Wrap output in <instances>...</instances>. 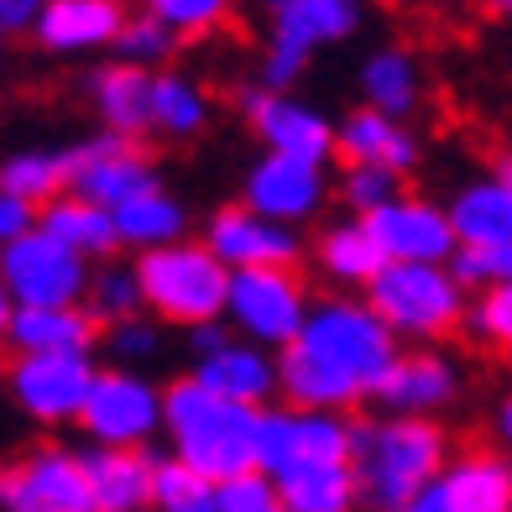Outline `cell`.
<instances>
[{
    "label": "cell",
    "instance_id": "cell-1",
    "mask_svg": "<svg viewBox=\"0 0 512 512\" xmlns=\"http://www.w3.org/2000/svg\"><path fill=\"white\" fill-rule=\"evenodd\" d=\"M398 356H403L398 335L366 304V293H324L314 298L309 324L298 330V340L277 351L283 403L356 413L361 403H377Z\"/></svg>",
    "mask_w": 512,
    "mask_h": 512
},
{
    "label": "cell",
    "instance_id": "cell-2",
    "mask_svg": "<svg viewBox=\"0 0 512 512\" xmlns=\"http://www.w3.org/2000/svg\"><path fill=\"white\" fill-rule=\"evenodd\" d=\"M450 429L439 418H398L377 413L356 424V476L366 512H403L439 471L450 465Z\"/></svg>",
    "mask_w": 512,
    "mask_h": 512
},
{
    "label": "cell",
    "instance_id": "cell-3",
    "mask_svg": "<svg viewBox=\"0 0 512 512\" xmlns=\"http://www.w3.org/2000/svg\"><path fill=\"white\" fill-rule=\"evenodd\" d=\"M168 455H178L183 465L204 471L209 481H230L256 471V455H262V408L230 403L220 392H209L194 377L168 382Z\"/></svg>",
    "mask_w": 512,
    "mask_h": 512
},
{
    "label": "cell",
    "instance_id": "cell-4",
    "mask_svg": "<svg viewBox=\"0 0 512 512\" xmlns=\"http://www.w3.org/2000/svg\"><path fill=\"white\" fill-rule=\"evenodd\" d=\"M366 304L387 319V330L413 345H439L465 330L471 288L445 262H387L377 283L366 288Z\"/></svg>",
    "mask_w": 512,
    "mask_h": 512
},
{
    "label": "cell",
    "instance_id": "cell-5",
    "mask_svg": "<svg viewBox=\"0 0 512 512\" xmlns=\"http://www.w3.org/2000/svg\"><path fill=\"white\" fill-rule=\"evenodd\" d=\"M136 272H142V293H147V314L168 330H199V324L225 319L230 304V272L204 241H178L168 251H147L136 256Z\"/></svg>",
    "mask_w": 512,
    "mask_h": 512
},
{
    "label": "cell",
    "instance_id": "cell-6",
    "mask_svg": "<svg viewBox=\"0 0 512 512\" xmlns=\"http://www.w3.org/2000/svg\"><path fill=\"white\" fill-rule=\"evenodd\" d=\"M267 21V53L256 68L262 89H283L293 95L314 53L335 48V42L361 32V0H256Z\"/></svg>",
    "mask_w": 512,
    "mask_h": 512
},
{
    "label": "cell",
    "instance_id": "cell-7",
    "mask_svg": "<svg viewBox=\"0 0 512 512\" xmlns=\"http://www.w3.org/2000/svg\"><path fill=\"white\" fill-rule=\"evenodd\" d=\"M168 424V387H157L136 366H100L89 403L79 413V434L105 450H147Z\"/></svg>",
    "mask_w": 512,
    "mask_h": 512
},
{
    "label": "cell",
    "instance_id": "cell-8",
    "mask_svg": "<svg viewBox=\"0 0 512 512\" xmlns=\"http://www.w3.org/2000/svg\"><path fill=\"white\" fill-rule=\"evenodd\" d=\"M100 377L95 351H53V356H11L6 361V398L37 429H79L89 387Z\"/></svg>",
    "mask_w": 512,
    "mask_h": 512
},
{
    "label": "cell",
    "instance_id": "cell-9",
    "mask_svg": "<svg viewBox=\"0 0 512 512\" xmlns=\"http://www.w3.org/2000/svg\"><path fill=\"white\" fill-rule=\"evenodd\" d=\"M0 512H100L84 450L37 439L0 471Z\"/></svg>",
    "mask_w": 512,
    "mask_h": 512
},
{
    "label": "cell",
    "instance_id": "cell-10",
    "mask_svg": "<svg viewBox=\"0 0 512 512\" xmlns=\"http://www.w3.org/2000/svg\"><path fill=\"white\" fill-rule=\"evenodd\" d=\"M89 277H95V262L53 241L42 225L32 236L0 246V293L16 309H74L84 304Z\"/></svg>",
    "mask_w": 512,
    "mask_h": 512
},
{
    "label": "cell",
    "instance_id": "cell-11",
    "mask_svg": "<svg viewBox=\"0 0 512 512\" xmlns=\"http://www.w3.org/2000/svg\"><path fill=\"white\" fill-rule=\"evenodd\" d=\"M309 283L298 267H251L230 277V304H225V324L241 340H256L267 351H283L298 340V330L309 324Z\"/></svg>",
    "mask_w": 512,
    "mask_h": 512
},
{
    "label": "cell",
    "instance_id": "cell-12",
    "mask_svg": "<svg viewBox=\"0 0 512 512\" xmlns=\"http://www.w3.org/2000/svg\"><path fill=\"white\" fill-rule=\"evenodd\" d=\"M351 455H356L351 413L293 408V403L262 408V455H256V471L288 476V471H304V465H351Z\"/></svg>",
    "mask_w": 512,
    "mask_h": 512
},
{
    "label": "cell",
    "instance_id": "cell-13",
    "mask_svg": "<svg viewBox=\"0 0 512 512\" xmlns=\"http://www.w3.org/2000/svg\"><path fill=\"white\" fill-rule=\"evenodd\" d=\"M241 115L251 136L262 142V152L272 157H298V162H319L330 168L335 147H340V121H330L319 105L283 95V89H262V84H246L241 89Z\"/></svg>",
    "mask_w": 512,
    "mask_h": 512
},
{
    "label": "cell",
    "instance_id": "cell-14",
    "mask_svg": "<svg viewBox=\"0 0 512 512\" xmlns=\"http://www.w3.org/2000/svg\"><path fill=\"white\" fill-rule=\"evenodd\" d=\"M403 512H512V455L486 445L455 450L439 481H429Z\"/></svg>",
    "mask_w": 512,
    "mask_h": 512
},
{
    "label": "cell",
    "instance_id": "cell-15",
    "mask_svg": "<svg viewBox=\"0 0 512 512\" xmlns=\"http://www.w3.org/2000/svg\"><path fill=\"white\" fill-rule=\"evenodd\" d=\"M330 168L319 162H298V157H272L262 152L241 178V204H251L256 215H267L277 225H309L314 215H324L330 204Z\"/></svg>",
    "mask_w": 512,
    "mask_h": 512
},
{
    "label": "cell",
    "instance_id": "cell-16",
    "mask_svg": "<svg viewBox=\"0 0 512 512\" xmlns=\"http://www.w3.org/2000/svg\"><path fill=\"white\" fill-rule=\"evenodd\" d=\"M162 189V173H157V157L131 142V136H115V131H100L79 142V178H74V194L105 204L110 215L131 199H142Z\"/></svg>",
    "mask_w": 512,
    "mask_h": 512
},
{
    "label": "cell",
    "instance_id": "cell-17",
    "mask_svg": "<svg viewBox=\"0 0 512 512\" xmlns=\"http://www.w3.org/2000/svg\"><path fill=\"white\" fill-rule=\"evenodd\" d=\"M209 251L220 256L230 272H251V267H298L304 241H298L293 225H277L267 215H256L251 204H220L215 215L204 220Z\"/></svg>",
    "mask_w": 512,
    "mask_h": 512
},
{
    "label": "cell",
    "instance_id": "cell-18",
    "mask_svg": "<svg viewBox=\"0 0 512 512\" xmlns=\"http://www.w3.org/2000/svg\"><path fill=\"white\" fill-rule=\"evenodd\" d=\"M460 366L450 351L439 345H408V351L392 361L387 382L377 392V413H398V418H439L460 403Z\"/></svg>",
    "mask_w": 512,
    "mask_h": 512
},
{
    "label": "cell",
    "instance_id": "cell-19",
    "mask_svg": "<svg viewBox=\"0 0 512 512\" xmlns=\"http://www.w3.org/2000/svg\"><path fill=\"white\" fill-rule=\"evenodd\" d=\"M377 246L387 251V262H455L460 236H455V220L439 199L424 194H398L387 209L366 220Z\"/></svg>",
    "mask_w": 512,
    "mask_h": 512
},
{
    "label": "cell",
    "instance_id": "cell-20",
    "mask_svg": "<svg viewBox=\"0 0 512 512\" xmlns=\"http://www.w3.org/2000/svg\"><path fill=\"white\" fill-rule=\"evenodd\" d=\"M131 21L126 0H48L32 48L42 58H89V53H115Z\"/></svg>",
    "mask_w": 512,
    "mask_h": 512
},
{
    "label": "cell",
    "instance_id": "cell-21",
    "mask_svg": "<svg viewBox=\"0 0 512 512\" xmlns=\"http://www.w3.org/2000/svg\"><path fill=\"white\" fill-rule=\"evenodd\" d=\"M189 377L204 382L209 392H220L230 403H246V408H272V398H283V371H277V351L256 340L230 335L220 351H209L189 366Z\"/></svg>",
    "mask_w": 512,
    "mask_h": 512
},
{
    "label": "cell",
    "instance_id": "cell-22",
    "mask_svg": "<svg viewBox=\"0 0 512 512\" xmlns=\"http://www.w3.org/2000/svg\"><path fill=\"white\" fill-rule=\"evenodd\" d=\"M424 157V142L418 131L398 115H382L371 105H356L351 115H340V147H335V162L340 168H387L408 178Z\"/></svg>",
    "mask_w": 512,
    "mask_h": 512
},
{
    "label": "cell",
    "instance_id": "cell-23",
    "mask_svg": "<svg viewBox=\"0 0 512 512\" xmlns=\"http://www.w3.org/2000/svg\"><path fill=\"white\" fill-rule=\"evenodd\" d=\"M309 262L324 283H330V293H366L377 283V272L387 267V251L377 246L366 220L345 215V220H330V225L314 230Z\"/></svg>",
    "mask_w": 512,
    "mask_h": 512
},
{
    "label": "cell",
    "instance_id": "cell-24",
    "mask_svg": "<svg viewBox=\"0 0 512 512\" xmlns=\"http://www.w3.org/2000/svg\"><path fill=\"white\" fill-rule=\"evenodd\" d=\"M0 335H6L11 356H53V351H95L100 324L84 304L74 309H0Z\"/></svg>",
    "mask_w": 512,
    "mask_h": 512
},
{
    "label": "cell",
    "instance_id": "cell-25",
    "mask_svg": "<svg viewBox=\"0 0 512 512\" xmlns=\"http://www.w3.org/2000/svg\"><path fill=\"white\" fill-rule=\"evenodd\" d=\"M152 68H136V63H121L110 58L89 74V110L100 115V131H115V136H131L142 142L152 136Z\"/></svg>",
    "mask_w": 512,
    "mask_h": 512
},
{
    "label": "cell",
    "instance_id": "cell-26",
    "mask_svg": "<svg viewBox=\"0 0 512 512\" xmlns=\"http://www.w3.org/2000/svg\"><path fill=\"white\" fill-rule=\"evenodd\" d=\"M84 465H89V486H95L100 512H152V481H157L152 450L84 445Z\"/></svg>",
    "mask_w": 512,
    "mask_h": 512
},
{
    "label": "cell",
    "instance_id": "cell-27",
    "mask_svg": "<svg viewBox=\"0 0 512 512\" xmlns=\"http://www.w3.org/2000/svg\"><path fill=\"white\" fill-rule=\"evenodd\" d=\"M450 220H455V236L465 251H492V246H512V189L492 173H476L465 178L460 189L445 199Z\"/></svg>",
    "mask_w": 512,
    "mask_h": 512
},
{
    "label": "cell",
    "instance_id": "cell-28",
    "mask_svg": "<svg viewBox=\"0 0 512 512\" xmlns=\"http://www.w3.org/2000/svg\"><path fill=\"white\" fill-rule=\"evenodd\" d=\"M74 178H79V147H21L0 162V194H16L37 209L74 194Z\"/></svg>",
    "mask_w": 512,
    "mask_h": 512
},
{
    "label": "cell",
    "instance_id": "cell-29",
    "mask_svg": "<svg viewBox=\"0 0 512 512\" xmlns=\"http://www.w3.org/2000/svg\"><path fill=\"white\" fill-rule=\"evenodd\" d=\"M42 230H48L53 241H63L68 251H79L84 262H110V256H121V236H115V215L105 204L84 199V194H63L53 204H42Z\"/></svg>",
    "mask_w": 512,
    "mask_h": 512
},
{
    "label": "cell",
    "instance_id": "cell-30",
    "mask_svg": "<svg viewBox=\"0 0 512 512\" xmlns=\"http://www.w3.org/2000/svg\"><path fill=\"white\" fill-rule=\"evenodd\" d=\"M115 236H121V251H131V256L168 251L178 241H189V209H183V199L168 194V183H162V189L115 209Z\"/></svg>",
    "mask_w": 512,
    "mask_h": 512
},
{
    "label": "cell",
    "instance_id": "cell-31",
    "mask_svg": "<svg viewBox=\"0 0 512 512\" xmlns=\"http://www.w3.org/2000/svg\"><path fill=\"white\" fill-rule=\"evenodd\" d=\"M361 105L382 110V115H398V121H408V115L424 105V68H418V58L408 48H377L361 58Z\"/></svg>",
    "mask_w": 512,
    "mask_h": 512
},
{
    "label": "cell",
    "instance_id": "cell-32",
    "mask_svg": "<svg viewBox=\"0 0 512 512\" xmlns=\"http://www.w3.org/2000/svg\"><path fill=\"white\" fill-rule=\"evenodd\" d=\"M215 121V105H209V89L183 74V68H162L152 79V136L157 142H194Z\"/></svg>",
    "mask_w": 512,
    "mask_h": 512
},
{
    "label": "cell",
    "instance_id": "cell-33",
    "mask_svg": "<svg viewBox=\"0 0 512 512\" xmlns=\"http://www.w3.org/2000/svg\"><path fill=\"white\" fill-rule=\"evenodd\" d=\"M283 512H361V476L356 465H304V471L277 476Z\"/></svg>",
    "mask_w": 512,
    "mask_h": 512
},
{
    "label": "cell",
    "instance_id": "cell-34",
    "mask_svg": "<svg viewBox=\"0 0 512 512\" xmlns=\"http://www.w3.org/2000/svg\"><path fill=\"white\" fill-rule=\"evenodd\" d=\"M84 309L95 314L100 330H110V324H126V319H136V314H147V293H142V272H136V262H121V256L100 262L95 277H89Z\"/></svg>",
    "mask_w": 512,
    "mask_h": 512
},
{
    "label": "cell",
    "instance_id": "cell-35",
    "mask_svg": "<svg viewBox=\"0 0 512 512\" xmlns=\"http://www.w3.org/2000/svg\"><path fill=\"white\" fill-rule=\"evenodd\" d=\"M220 481L183 465L178 455H157V481H152V512H215Z\"/></svg>",
    "mask_w": 512,
    "mask_h": 512
},
{
    "label": "cell",
    "instance_id": "cell-36",
    "mask_svg": "<svg viewBox=\"0 0 512 512\" xmlns=\"http://www.w3.org/2000/svg\"><path fill=\"white\" fill-rule=\"evenodd\" d=\"M178 48H183V37L168 27V21H157V16H147V11H131L121 42H115V58L162 74V68H173V53H178Z\"/></svg>",
    "mask_w": 512,
    "mask_h": 512
},
{
    "label": "cell",
    "instance_id": "cell-37",
    "mask_svg": "<svg viewBox=\"0 0 512 512\" xmlns=\"http://www.w3.org/2000/svg\"><path fill=\"white\" fill-rule=\"evenodd\" d=\"M136 11L168 21L183 42H194V37L225 32L230 16H236V0H136Z\"/></svg>",
    "mask_w": 512,
    "mask_h": 512
},
{
    "label": "cell",
    "instance_id": "cell-38",
    "mask_svg": "<svg viewBox=\"0 0 512 512\" xmlns=\"http://www.w3.org/2000/svg\"><path fill=\"white\" fill-rule=\"evenodd\" d=\"M162 330H168V324H157L152 314H136L126 324H110V330L100 335L105 366H136V371H147L162 356Z\"/></svg>",
    "mask_w": 512,
    "mask_h": 512
},
{
    "label": "cell",
    "instance_id": "cell-39",
    "mask_svg": "<svg viewBox=\"0 0 512 512\" xmlns=\"http://www.w3.org/2000/svg\"><path fill=\"white\" fill-rule=\"evenodd\" d=\"M465 335H471L476 345H486V351H497V356H512V283L471 293Z\"/></svg>",
    "mask_w": 512,
    "mask_h": 512
},
{
    "label": "cell",
    "instance_id": "cell-40",
    "mask_svg": "<svg viewBox=\"0 0 512 512\" xmlns=\"http://www.w3.org/2000/svg\"><path fill=\"white\" fill-rule=\"evenodd\" d=\"M335 194H340V204L351 209L356 220H371L377 209H387L392 199L408 194V189H403V178L387 173V168H340Z\"/></svg>",
    "mask_w": 512,
    "mask_h": 512
},
{
    "label": "cell",
    "instance_id": "cell-41",
    "mask_svg": "<svg viewBox=\"0 0 512 512\" xmlns=\"http://www.w3.org/2000/svg\"><path fill=\"white\" fill-rule=\"evenodd\" d=\"M215 512H283V486H277V476H267V471L230 476V481H220Z\"/></svg>",
    "mask_w": 512,
    "mask_h": 512
},
{
    "label": "cell",
    "instance_id": "cell-42",
    "mask_svg": "<svg viewBox=\"0 0 512 512\" xmlns=\"http://www.w3.org/2000/svg\"><path fill=\"white\" fill-rule=\"evenodd\" d=\"M455 277L471 293H481V288H497V283H512V246H492V251H455Z\"/></svg>",
    "mask_w": 512,
    "mask_h": 512
},
{
    "label": "cell",
    "instance_id": "cell-43",
    "mask_svg": "<svg viewBox=\"0 0 512 512\" xmlns=\"http://www.w3.org/2000/svg\"><path fill=\"white\" fill-rule=\"evenodd\" d=\"M42 225V209L16 199V194H0V246H11L21 236H32V230Z\"/></svg>",
    "mask_w": 512,
    "mask_h": 512
},
{
    "label": "cell",
    "instance_id": "cell-44",
    "mask_svg": "<svg viewBox=\"0 0 512 512\" xmlns=\"http://www.w3.org/2000/svg\"><path fill=\"white\" fill-rule=\"evenodd\" d=\"M42 11H48V0H0V32H6L11 42L16 37H32Z\"/></svg>",
    "mask_w": 512,
    "mask_h": 512
},
{
    "label": "cell",
    "instance_id": "cell-45",
    "mask_svg": "<svg viewBox=\"0 0 512 512\" xmlns=\"http://www.w3.org/2000/svg\"><path fill=\"white\" fill-rule=\"evenodd\" d=\"M230 335H236V330H230L225 319H215V324H199V330H189V335H183V345H189V356L199 361V356H209V351H220Z\"/></svg>",
    "mask_w": 512,
    "mask_h": 512
},
{
    "label": "cell",
    "instance_id": "cell-46",
    "mask_svg": "<svg viewBox=\"0 0 512 512\" xmlns=\"http://www.w3.org/2000/svg\"><path fill=\"white\" fill-rule=\"evenodd\" d=\"M492 434H497V450L512 455V392H502V403L492 408Z\"/></svg>",
    "mask_w": 512,
    "mask_h": 512
},
{
    "label": "cell",
    "instance_id": "cell-47",
    "mask_svg": "<svg viewBox=\"0 0 512 512\" xmlns=\"http://www.w3.org/2000/svg\"><path fill=\"white\" fill-rule=\"evenodd\" d=\"M486 173H492V178L502 183V189H512V147H502L492 162H486Z\"/></svg>",
    "mask_w": 512,
    "mask_h": 512
},
{
    "label": "cell",
    "instance_id": "cell-48",
    "mask_svg": "<svg viewBox=\"0 0 512 512\" xmlns=\"http://www.w3.org/2000/svg\"><path fill=\"white\" fill-rule=\"evenodd\" d=\"M486 11H497V16H512V0H481Z\"/></svg>",
    "mask_w": 512,
    "mask_h": 512
}]
</instances>
